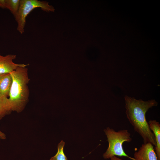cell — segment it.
Masks as SVG:
<instances>
[{
    "label": "cell",
    "mask_w": 160,
    "mask_h": 160,
    "mask_svg": "<svg viewBox=\"0 0 160 160\" xmlns=\"http://www.w3.org/2000/svg\"><path fill=\"white\" fill-rule=\"evenodd\" d=\"M12 83L10 73L0 74V96L8 98Z\"/></svg>",
    "instance_id": "cell-7"
},
{
    "label": "cell",
    "mask_w": 160,
    "mask_h": 160,
    "mask_svg": "<svg viewBox=\"0 0 160 160\" xmlns=\"http://www.w3.org/2000/svg\"><path fill=\"white\" fill-rule=\"evenodd\" d=\"M16 55H8L3 56L0 55V74L10 73L19 67H26L29 64H17L13 62Z\"/></svg>",
    "instance_id": "cell-5"
},
{
    "label": "cell",
    "mask_w": 160,
    "mask_h": 160,
    "mask_svg": "<svg viewBox=\"0 0 160 160\" xmlns=\"http://www.w3.org/2000/svg\"><path fill=\"white\" fill-rule=\"evenodd\" d=\"M126 113L135 131L142 138L144 143H150L155 147L156 143L154 135L150 129L145 115L148 111L158 103L155 100L144 101L126 95L124 97Z\"/></svg>",
    "instance_id": "cell-1"
},
{
    "label": "cell",
    "mask_w": 160,
    "mask_h": 160,
    "mask_svg": "<svg viewBox=\"0 0 160 160\" xmlns=\"http://www.w3.org/2000/svg\"><path fill=\"white\" fill-rule=\"evenodd\" d=\"M40 7L47 12H54L55 9L49 2L38 0H20V7L18 12L15 16L17 23V30L21 34L24 32L26 18L28 15L33 9Z\"/></svg>",
    "instance_id": "cell-4"
},
{
    "label": "cell",
    "mask_w": 160,
    "mask_h": 160,
    "mask_svg": "<svg viewBox=\"0 0 160 160\" xmlns=\"http://www.w3.org/2000/svg\"><path fill=\"white\" fill-rule=\"evenodd\" d=\"M148 124L151 130L153 133L156 145L154 149L158 160H160V124L156 120H150Z\"/></svg>",
    "instance_id": "cell-8"
},
{
    "label": "cell",
    "mask_w": 160,
    "mask_h": 160,
    "mask_svg": "<svg viewBox=\"0 0 160 160\" xmlns=\"http://www.w3.org/2000/svg\"><path fill=\"white\" fill-rule=\"evenodd\" d=\"M7 0H0V8L6 9Z\"/></svg>",
    "instance_id": "cell-12"
},
{
    "label": "cell",
    "mask_w": 160,
    "mask_h": 160,
    "mask_svg": "<svg viewBox=\"0 0 160 160\" xmlns=\"http://www.w3.org/2000/svg\"><path fill=\"white\" fill-rule=\"evenodd\" d=\"M12 78L8 100L12 111H22L27 103L29 96L28 86L30 79L26 67H19L10 73Z\"/></svg>",
    "instance_id": "cell-2"
},
{
    "label": "cell",
    "mask_w": 160,
    "mask_h": 160,
    "mask_svg": "<svg viewBox=\"0 0 160 160\" xmlns=\"http://www.w3.org/2000/svg\"><path fill=\"white\" fill-rule=\"evenodd\" d=\"M12 111L8 98L0 96V120Z\"/></svg>",
    "instance_id": "cell-9"
},
{
    "label": "cell",
    "mask_w": 160,
    "mask_h": 160,
    "mask_svg": "<svg viewBox=\"0 0 160 160\" xmlns=\"http://www.w3.org/2000/svg\"><path fill=\"white\" fill-rule=\"evenodd\" d=\"M0 139L4 140L6 138V135L0 131Z\"/></svg>",
    "instance_id": "cell-13"
},
{
    "label": "cell",
    "mask_w": 160,
    "mask_h": 160,
    "mask_svg": "<svg viewBox=\"0 0 160 160\" xmlns=\"http://www.w3.org/2000/svg\"><path fill=\"white\" fill-rule=\"evenodd\" d=\"M134 156L135 160H158L154 145L150 143L143 144Z\"/></svg>",
    "instance_id": "cell-6"
},
{
    "label": "cell",
    "mask_w": 160,
    "mask_h": 160,
    "mask_svg": "<svg viewBox=\"0 0 160 160\" xmlns=\"http://www.w3.org/2000/svg\"><path fill=\"white\" fill-rule=\"evenodd\" d=\"M110 159L111 160H122V159L116 156H113L111 157Z\"/></svg>",
    "instance_id": "cell-14"
},
{
    "label": "cell",
    "mask_w": 160,
    "mask_h": 160,
    "mask_svg": "<svg viewBox=\"0 0 160 160\" xmlns=\"http://www.w3.org/2000/svg\"><path fill=\"white\" fill-rule=\"evenodd\" d=\"M104 131L108 143V148L103 155L105 159L117 156L127 157L132 160H135L133 158L126 153L122 145L124 142H130L132 140L130 133L127 130L122 129L116 132L108 127L104 129Z\"/></svg>",
    "instance_id": "cell-3"
},
{
    "label": "cell",
    "mask_w": 160,
    "mask_h": 160,
    "mask_svg": "<svg viewBox=\"0 0 160 160\" xmlns=\"http://www.w3.org/2000/svg\"><path fill=\"white\" fill-rule=\"evenodd\" d=\"M65 144V142L62 140H61L58 145L57 153L54 156L52 157L50 160H68L67 158L63 151Z\"/></svg>",
    "instance_id": "cell-11"
},
{
    "label": "cell",
    "mask_w": 160,
    "mask_h": 160,
    "mask_svg": "<svg viewBox=\"0 0 160 160\" xmlns=\"http://www.w3.org/2000/svg\"><path fill=\"white\" fill-rule=\"evenodd\" d=\"M20 0H7L6 9H9L15 17L20 7Z\"/></svg>",
    "instance_id": "cell-10"
}]
</instances>
